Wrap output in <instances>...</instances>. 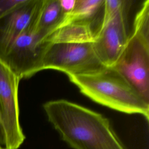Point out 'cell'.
Returning <instances> with one entry per match:
<instances>
[{
  "label": "cell",
  "mask_w": 149,
  "mask_h": 149,
  "mask_svg": "<svg viewBox=\"0 0 149 149\" xmlns=\"http://www.w3.org/2000/svg\"><path fill=\"white\" fill-rule=\"evenodd\" d=\"M113 68L149 102V0L137 12L132 33Z\"/></svg>",
  "instance_id": "obj_3"
},
{
  "label": "cell",
  "mask_w": 149,
  "mask_h": 149,
  "mask_svg": "<svg viewBox=\"0 0 149 149\" xmlns=\"http://www.w3.org/2000/svg\"><path fill=\"white\" fill-rule=\"evenodd\" d=\"M0 145L5 148V138L2 129L0 124Z\"/></svg>",
  "instance_id": "obj_15"
},
{
  "label": "cell",
  "mask_w": 149,
  "mask_h": 149,
  "mask_svg": "<svg viewBox=\"0 0 149 149\" xmlns=\"http://www.w3.org/2000/svg\"><path fill=\"white\" fill-rule=\"evenodd\" d=\"M95 31L91 22H74L60 27L48 36L43 41L48 43L81 44L93 42Z\"/></svg>",
  "instance_id": "obj_10"
},
{
  "label": "cell",
  "mask_w": 149,
  "mask_h": 149,
  "mask_svg": "<svg viewBox=\"0 0 149 149\" xmlns=\"http://www.w3.org/2000/svg\"><path fill=\"white\" fill-rule=\"evenodd\" d=\"M68 77L82 94L93 101L125 113L141 115L148 122L149 102L113 68Z\"/></svg>",
  "instance_id": "obj_2"
},
{
  "label": "cell",
  "mask_w": 149,
  "mask_h": 149,
  "mask_svg": "<svg viewBox=\"0 0 149 149\" xmlns=\"http://www.w3.org/2000/svg\"><path fill=\"white\" fill-rule=\"evenodd\" d=\"M129 5L122 8L107 23L100 26L92 42L101 62L107 68L112 67L123 51L129 34L126 27V10Z\"/></svg>",
  "instance_id": "obj_7"
},
{
  "label": "cell",
  "mask_w": 149,
  "mask_h": 149,
  "mask_svg": "<svg viewBox=\"0 0 149 149\" xmlns=\"http://www.w3.org/2000/svg\"><path fill=\"white\" fill-rule=\"evenodd\" d=\"M45 42H42L34 32L33 20L29 27L8 48L0 61L21 80L36 73Z\"/></svg>",
  "instance_id": "obj_6"
},
{
  "label": "cell",
  "mask_w": 149,
  "mask_h": 149,
  "mask_svg": "<svg viewBox=\"0 0 149 149\" xmlns=\"http://www.w3.org/2000/svg\"><path fill=\"white\" fill-rule=\"evenodd\" d=\"M48 121L73 149H126L109 120L102 114L66 100L43 104Z\"/></svg>",
  "instance_id": "obj_1"
},
{
  "label": "cell",
  "mask_w": 149,
  "mask_h": 149,
  "mask_svg": "<svg viewBox=\"0 0 149 149\" xmlns=\"http://www.w3.org/2000/svg\"><path fill=\"white\" fill-rule=\"evenodd\" d=\"M0 149H5L4 148H3L1 145H0Z\"/></svg>",
  "instance_id": "obj_16"
},
{
  "label": "cell",
  "mask_w": 149,
  "mask_h": 149,
  "mask_svg": "<svg viewBox=\"0 0 149 149\" xmlns=\"http://www.w3.org/2000/svg\"><path fill=\"white\" fill-rule=\"evenodd\" d=\"M104 2V0H76L73 10L63 17L55 30L74 22H91V20L103 7Z\"/></svg>",
  "instance_id": "obj_11"
},
{
  "label": "cell",
  "mask_w": 149,
  "mask_h": 149,
  "mask_svg": "<svg viewBox=\"0 0 149 149\" xmlns=\"http://www.w3.org/2000/svg\"><path fill=\"white\" fill-rule=\"evenodd\" d=\"M59 1L60 8L64 17L73 10L76 0H59Z\"/></svg>",
  "instance_id": "obj_14"
},
{
  "label": "cell",
  "mask_w": 149,
  "mask_h": 149,
  "mask_svg": "<svg viewBox=\"0 0 149 149\" xmlns=\"http://www.w3.org/2000/svg\"><path fill=\"white\" fill-rule=\"evenodd\" d=\"M26 0H0V18L23 4Z\"/></svg>",
  "instance_id": "obj_13"
},
{
  "label": "cell",
  "mask_w": 149,
  "mask_h": 149,
  "mask_svg": "<svg viewBox=\"0 0 149 149\" xmlns=\"http://www.w3.org/2000/svg\"><path fill=\"white\" fill-rule=\"evenodd\" d=\"M20 81L0 61V124L5 138V149H18L26 139L19 120Z\"/></svg>",
  "instance_id": "obj_5"
},
{
  "label": "cell",
  "mask_w": 149,
  "mask_h": 149,
  "mask_svg": "<svg viewBox=\"0 0 149 149\" xmlns=\"http://www.w3.org/2000/svg\"><path fill=\"white\" fill-rule=\"evenodd\" d=\"M63 17L59 0H40L33 19L34 32L43 42Z\"/></svg>",
  "instance_id": "obj_9"
},
{
  "label": "cell",
  "mask_w": 149,
  "mask_h": 149,
  "mask_svg": "<svg viewBox=\"0 0 149 149\" xmlns=\"http://www.w3.org/2000/svg\"><path fill=\"white\" fill-rule=\"evenodd\" d=\"M45 43L36 73L54 69L68 76H77L94 73L107 68L97 56L92 42Z\"/></svg>",
  "instance_id": "obj_4"
},
{
  "label": "cell",
  "mask_w": 149,
  "mask_h": 149,
  "mask_svg": "<svg viewBox=\"0 0 149 149\" xmlns=\"http://www.w3.org/2000/svg\"><path fill=\"white\" fill-rule=\"evenodd\" d=\"M40 0H26L14 10L0 18V58L10 44L29 27Z\"/></svg>",
  "instance_id": "obj_8"
},
{
  "label": "cell",
  "mask_w": 149,
  "mask_h": 149,
  "mask_svg": "<svg viewBox=\"0 0 149 149\" xmlns=\"http://www.w3.org/2000/svg\"><path fill=\"white\" fill-rule=\"evenodd\" d=\"M129 2L124 0H104V15L100 25L107 23L122 8L126 6Z\"/></svg>",
  "instance_id": "obj_12"
}]
</instances>
